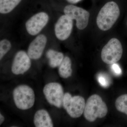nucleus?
<instances>
[{"label": "nucleus", "mask_w": 127, "mask_h": 127, "mask_svg": "<svg viewBox=\"0 0 127 127\" xmlns=\"http://www.w3.org/2000/svg\"><path fill=\"white\" fill-rule=\"evenodd\" d=\"M120 9L116 2H107L100 10L98 14L96 23L98 27L102 31L110 30L118 19Z\"/></svg>", "instance_id": "f257e3e1"}, {"label": "nucleus", "mask_w": 127, "mask_h": 127, "mask_svg": "<svg viewBox=\"0 0 127 127\" xmlns=\"http://www.w3.org/2000/svg\"><path fill=\"white\" fill-rule=\"evenodd\" d=\"M107 112V107L101 97L99 95L94 94L87 100L83 113L86 119L92 122L97 118L104 117Z\"/></svg>", "instance_id": "f03ea898"}, {"label": "nucleus", "mask_w": 127, "mask_h": 127, "mask_svg": "<svg viewBox=\"0 0 127 127\" xmlns=\"http://www.w3.org/2000/svg\"><path fill=\"white\" fill-rule=\"evenodd\" d=\"M12 94L15 104L18 109L27 110L34 106L35 93L29 86L25 84L19 85L14 89Z\"/></svg>", "instance_id": "7ed1b4c3"}, {"label": "nucleus", "mask_w": 127, "mask_h": 127, "mask_svg": "<svg viewBox=\"0 0 127 127\" xmlns=\"http://www.w3.org/2000/svg\"><path fill=\"white\" fill-rule=\"evenodd\" d=\"M123 53L122 46L120 41L116 38H112L103 48L101 57L105 63L112 64L121 59Z\"/></svg>", "instance_id": "20e7f679"}, {"label": "nucleus", "mask_w": 127, "mask_h": 127, "mask_svg": "<svg viewBox=\"0 0 127 127\" xmlns=\"http://www.w3.org/2000/svg\"><path fill=\"white\" fill-rule=\"evenodd\" d=\"M86 102L85 99L80 96H72L68 93L64 94L63 107L71 117L78 118L84 112Z\"/></svg>", "instance_id": "39448f33"}, {"label": "nucleus", "mask_w": 127, "mask_h": 127, "mask_svg": "<svg viewBox=\"0 0 127 127\" xmlns=\"http://www.w3.org/2000/svg\"><path fill=\"white\" fill-rule=\"evenodd\" d=\"M43 93L47 101L50 104L58 108L63 106L65 94L61 84L57 82L48 83L43 88Z\"/></svg>", "instance_id": "423d86ee"}, {"label": "nucleus", "mask_w": 127, "mask_h": 127, "mask_svg": "<svg viewBox=\"0 0 127 127\" xmlns=\"http://www.w3.org/2000/svg\"><path fill=\"white\" fill-rule=\"evenodd\" d=\"M64 14L72 20L76 21V26L79 30H83L87 26L90 14L85 9L72 5L66 6Z\"/></svg>", "instance_id": "0eeeda50"}, {"label": "nucleus", "mask_w": 127, "mask_h": 127, "mask_svg": "<svg viewBox=\"0 0 127 127\" xmlns=\"http://www.w3.org/2000/svg\"><path fill=\"white\" fill-rule=\"evenodd\" d=\"M49 16L45 12H40L32 16L27 22L26 28L28 33L32 35L38 34L47 24Z\"/></svg>", "instance_id": "6e6552de"}, {"label": "nucleus", "mask_w": 127, "mask_h": 127, "mask_svg": "<svg viewBox=\"0 0 127 127\" xmlns=\"http://www.w3.org/2000/svg\"><path fill=\"white\" fill-rule=\"evenodd\" d=\"M31 66V58L23 51L17 53L14 57L11 67L12 73L16 75L23 74L27 71Z\"/></svg>", "instance_id": "1a4fd4ad"}, {"label": "nucleus", "mask_w": 127, "mask_h": 127, "mask_svg": "<svg viewBox=\"0 0 127 127\" xmlns=\"http://www.w3.org/2000/svg\"><path fill=\"white\" fill-rule=\"evenodd\" d=\"M73 23V20L67 16H62L55 26V33L57 38L62 41L68 38L72 31Z\"/></svg>", "instance_id": "9d476101"}, {"label": "nucleus", "mask_w": 127, "mask_h": 127, "mask_svg": "<svg viewBox=\"0 0 127 127\" xmlns=\"http://www.w3.org/2000/svg\"><path fill=\"white\" fill-rule=\"evenodd\" d=\"M47 42L46 37L40 34L30 43L28 50L27 54L31 59L37 60L40 58L45 47Z\"/></svg>", "instance_id": "9b49d317"}, {"label": "nucleus", "mask_w": 127, "mask_h": 127, "mask_svg": "<svg viewBox=\"0 0 127 127\" xmlns=\"http://www.w3.org/2000/svg\"><path fill=\"white\" fill-rule=\"evenodd\" d=\"M34 123L36 127H53V123L48 112L44 109H39L34 115Z\"/></svg>", "instance_id": "f8f14e48"}, {"label": "nucleus", "mask_w": 127, "mask_h": 127, "mask_svg": "<svg viewBox=\"0 0 127 127\" xmlns=\"http://www.w3.org/2000/svg\"><path fill=\"white\" fill-rule=\"evenodd\" d=\"M46 56L49 60V64L52 68L59 67L64 58L63 54L61 52L52 49L48 50Z\"/></svg>", "instance_id": "ddd939ff"}, {"label": "nucleus", "mask_w": 127, "mask_h": 127, "mask_svg": "<svg viewBox=\"0 0 127 127\" xmlns=\"http://www.w3.org/2000/svg\"><path fill=\"white\" fill-rule=\"evenodd\" d=\"M58 67V73L61 77L67 78L71 76L72 72L71 61L68 57L66 56L64 58Z\"/></svg>", "instance_id": "4468645a"}, {"label": "nucleus", "mask_w": 127, "mask_h": 127, "mask_svg": "<svg viewBox=\"0 0 127 127\" xmlns=\"http://www.w3.org/2000/svg\"><path fill=\"white\" fill-rule=\"evenodd\" d=\"M22 0H0V12L6 14L11 12Z\"/></svg>", "instance_id": "2eb2a0df"}, {"label": "nucleus", "mask_w": 127, "mask_h": 127, "mask_svg": "<svg viewBox=\"0 0 127 127\" xmlns=\"http://www.w3.org/2000/svg\"><path fill=\"white\" fill-rule=\"evenodd\" d=\"M115 106L119 111L127 115V94L119 97L116 100Z\"/></svg>", "instance_id": "dca6fc26"}, {"label": "nucleus", "mask_w": 127, "mask_h": 127, "mask_svg": "<svg viewBox=\"0 0 127 127\" xmlns=\"http://www.w3.org/2000/svg\"><path fill=\"white\" fill-rule=\"evenodd\" d=\"M11 44L10 41L4 39L0 42V60H1L5 55L10 51Z\"/></svg>", "instance_id": "f3484780"}, {"label": "nucleus", "mask_w": 127, "mask_h": 127, "mask_svg": "<svg viewBox=\"0 0 127 127\" xmlns=\"http://www.w3.org/2000/svg\"><path fill=\"white\" fill-rule=\"evenodd\" d=\"M98 81L100 85L104 87H106L109 86V81L106 77L102 75H100L98 77Z\"/></svg>", "instance_id": "a211bd4d"}, {"label": "nucleus", "mask_w": 127, "mask_h": 127, "mask_svg": "<svg viewBox=\"0 0 127 127\" xmlns=\"http://www.w3.org/2000/svg\"><path fill=\"white\" fill-rule=\"evenodd\" d=\"M112 68L113 70L117 75H119L122 74V70L119 66L117 64L114 63L112 64Z\"/></svg>", "instance_id": "6ab92c4d"}, {"label": "nucleus", "mask_w": 127, "mask_h": 127, "mask_svg": "<svg viewBox=\"0 0 127 127\" xmlns=\"http://www.w3.org/2000/svg\"><path fill=\"white\" fill-rule=\"evenodd\" d=\"M4 117L0 113V125H1L2 123L4 122Z\"/></svg>", "instance_id": "aec40b11"}, {"label": "nucleus", "mask_w": 127, "mask_h": 127, "mask_svg": "<svg viewBox=\"0 0 127 127\" xmlns=\"http://www.w3.org/2000/svg\"><path fill=\"white\" fill-rule=\"evenodd\" d=\"M68 2L71 4H76L81 1L82 0H66Z\"/></svg>", "instance_id": "412c9836"}, {"label": "nucleus", "mask_w": 127, "mask_h": 127, "mask_svg": "<svg viewBox=\"0 0 127 127\" xmlns=\"http://www.w3.org/2000/svg\"></svg>", "instance_id": "4be33fe9"}]
</instances>
